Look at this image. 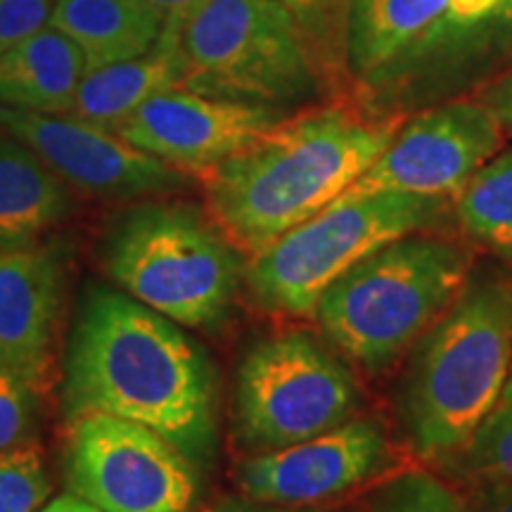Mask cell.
<instances>
[{
  "instance_id": "obj_1",
  "label": "cell",
  "mask_w": 512,
  "mask_h": 512,
  "mask_svg": "<svg viewBox=\"0 0 512 512\" xmlns=\"http://www.w3.org/2000/svg\"><path fill=\"white\" fill-rule=\"evenodd\" d=\"M72 422L107 413L181 448L200 470L219 444V380L181 325L128 294L93 287L76 318L62 380Z\"/></svg>"
},
{
  "instance_id": "obj_2",
  "label": "cell",
  "mask_w": 512,
  "mask_h": 512,
  "mask_svg": "<svg viewBox=\"0 0 512 512\" xmlns=\"http://www.w3.org/2000/svg\"><path fill=\"white\" fill-rule=\"evenodd\" d=\"M401 126L349 102L290 114L202 174L207 214L242 254H259L356 181Z\"/></svg>"
},
{
  "instance_id": "obj_3",
  "label": "cell",
  "mask_w": 512,
  "mask_h": 512,
  "mask_svg": "<svg viewBox=\"0 0 512 512\" xmlns=\"http://www.w3.org/2000/svg\"><path fill=\"white\" fill-rule=\"evenodd\" d=\"M512 370V275L470 280L411 349L399 411L415 456L444 465L496 406Z\"/></svg>"
},
{
  "instance_id": "obj_4",
  "label": "cell",
  "mask_w": 512,
  "mask_h": 512,
  "mask_svg": "<svg viewBox=\"0 0 512 512\" xmlns=\"http://www.w3.org/2000/svg\"><path fill=\"white\" fill-rule=\"evenodd\" d=\"M470 275V249L420 230L349 268L318 299L313 318L351 363L380 375L411 354Z\"/></svg>"
},
{
  "instance_id": "obj_5",
  "label": "cell",
  "mask_w": 512,
  "mask_h": 512,
  "mask_svg": "<svg viewBox=\"0 0 512 512\" xmlns=\"http://www.w3.org/2000/svg\"><path fill=\"white\" fill-rule=\"evenodd\" d=\"M105 271L136 302L183 328H216L245 280L242 252L207 209L143 202L114 223Z\"/></svg>"
},
{
  "instance_id": "obj_6",
  "label": "cell",
  "mask_w": 512,
  "mask_h": 512,
  "mask_svg": "<svg viewBox=\"0 0 512 512\" xmlns=\"http://www.w3.org/2000/svg\"><path fill=\"white\" fill-rule=\"evenodd\" d=\"M174 36L181 88L285 110L328 81L311 43L275 0H204Z\"/></svg>"
},
{
  "instance_id": "obj_7",
  "label": "cell",
  "mask_w": 512,
  "mask_h": 512,
  "mask_svg": "<svg viewBox=\"0 0 512 512\" xmlns=\"http://www.w3.org/2000/svg\"><path fill=\"white\" fill-rule=\"evenodd\" d=\"M444 200L373 195L335 200L249 256L245 285L252 302L273 316L313 318L318 299L349 268L389 242L430 230Z\"/></svg>"
},
{
  "instance_id": "obj_8",
  "label": "cell",
  "mask_w": 512,
  "mask_h": 512,
  "mask_svg": "<svg viewBox=\"0 0 512 512\" xmlns=\"http://www.w3.org/2000/svg\"><path fill=\"white\" fill-rule=\"evenodd\" d=\"M361 389L347 363L304 330L252 344L235 377L233 437L245 456L278 451L356 418Z\"/></svg>"
},
{
  "instance_id": "obj_9",
  "label": "cell",
  "mask_w": 512,
  "mask_h": 512,
  "mask_svg": "<svg viewBox=\"0 0 512 512\" xmlns=\"http://www.w3.org/2000/svg\"><path fill=\"white\" fill-rule=\"evenodd\" d=\"M64 479L102 512H192L200 467L162 434L107 413L69 422Z\"/></svg>"
},
{
  "instance_id": "obj_10",
  "label": "cell",
  "mask_w": 512,
  "mask_h": 512,
  "mask_svg": "<svg viewBox=\"0 0 512 512\" xmlns=\"http://www.w3.org/2000/svg\"><path fill=\"white\" fill-rule=\"evenodd\" d=\"M501 145V121L482 100H453L430 107L401 124L382 155L337 200L373 195L456 200Z\"/></svg>"
},
{
  "instance_id": "obj_11",
  "label": "cell",
  "mask_w": 512,
  "mask_h": 512,
  "mask_svg": "<svg viewBox=\"0 0 512 512\" xmlns=\"http://www.w3.org/2000/svg\"><path fill=\"white\" fill-rule=\"evenodd\" d=\"M392 441L375 418H351L335 430L278 451L245 456L235 467L242 496L271 505L320 508L392 470Z\"/></svg>"
},
{
  "instance_id": "obj_12",
  "label": "cell",
  "mask_w": 512,
  "mask_h": 512,
  "mask_svg": "<svg viewBox=\"0 0 512 512\" xmlns=\"http://www.w3.org/2000/svg\"><path fill=\"white\" fill-rule=\"evenodd\" d=\"M0 128L27 145L69 188L100 200L169 195L188 181V174L138 150L114 131L69 114L0 107Z\"/></svg>"
},
{
  "instance_id": "obj_13",
  "label": "cell",
  "mask_w": 512,
  "mask_h": 512,
  "mask_svg": "<svg viewBox=\"0 0 512 512\" xmlns=\"http://www.w3.org/2000/svg\"><path fill=\"white\" fill-rule=\"evenodd\" d=\"M285 117V110L166 88L114 128L119 138L188 176L207 174Z\"/></svg>"
},
{
  "instance_id": "obj_14",
  "label": "cell",
  "mask_w": 512,
  "mask_h": 512,
  "mask_svg": "<svg viewBox=\"0 0 512 512\" xmlns=\"http://www.w3.org/2000/svg\"><path fill=\"white\" fill-rule=\"evenodd\" d=\"M448 0H351L344 64L375 102L399 98L444 64Z\"/></svg>"
},
{
  "instance_id": "obj_15",
  "label": "cell",
  "mask_w": 512,
  "mask_h": 512,
  "mask_svg": "<svg viewBox=\"0 0 512 512\" xmlns=\"http://www.w3.org/2000/svg\"><path fill=\"white\" fill-rule=\"evenodd\" d=\"M64 299L53 245L0 249V361L46 389Z\"/></svg>"
},
{
  "instance_id": "obj_16",
  "label": "cell",
  "mask_w": 512,
  "mask_h": 512,
  "mask_svg": "<svg viewBox=\"0 0 512 512\" xmlns=\"http://www.w3.org/2000/svg\"><path fill=\"white\" fill-rule=\"evenodd\" d=\"M83 74L86 57L72 38L38 29L0 55V107L67 114Z\"/></svg>"
},
{
  "instance_id": "obj_17",
  "label": "cell",
  "mask_w": 512,
  "mask_h": 512,
  "mask_svg": "<svg viewBox=\"0 0 512 512\" xmlns=\"http://www.w3.org/2000/svg\"><path fill=\"white\" fill-rule=\"evenodd\" d=\"M72 207L69 185L0 128V249L34 245Z\"/></svg>"
},
{
  "instance_id": "obj_18",
  "label": "cell",
  "mask_w": 512,
  "mask_h": 512,
  "mask_svg": "<svg viewBox=\"0 0 512 512\" xmlns=\"http://www.w3.org/2000/svg\"><path fill=\"white\" fill-rule=\"evenodd\" d=\"M176 86H181V60L174 36L162 31L145 55L83 74L67 114L114 131L147 98Z\"/></svg>"
},
{
  "instance_id": "obj_19",
  "label": "cell",
  "mask_w": 512,
  "mask_h": 512,
  "mask_svg": "<svg viewBox=\"0 0 512 512\" xmlns=\"http://www.w3.org/2000/svg\"><path fill=\"white\" fill-rule=\"evenodd\" d=\"M50 27L72 38L93 72L145 55L164 24L145 0H55Z\"/></svg>"
},
{
  "instance_id": "obj_20",
  "label": "cell",
  "mask_w": 512,
  "mask_h": 512,
  "mask_svg": "<svg viewBox=\"0 0 512 512\" xmlns=\"http://www.w3.org/2000/svg\"><path fill=\"white\" fill-rule=\"evenodd\" d=\"M467 238L512 264V150L486 162L456 197Z\"/></svg>"
},
{
  "instance_id": "obj_21",
  "label": "cell",
  "mask_w": 512,
  "mask_h": 512,
  "mask_svg": "<svg viewBox=\"0 0 512 512\" xmlns=\"http://www.w3.org/2000/svg\"><path fill=\"white\" fill-rule=\"evenodd\" d=\"M441 467L475 486L512 482V370L479 430Z\"/></svg>"
},
{
  "instance_id": "obj_22",
  "label": "cell",
  "mask_w": 512,
  "mask_h": 512,
  "mask_svg": "<svg viewBox=\"0 0 512 512\" xmlns=\"http://www.w3.org/2000/svg\"><path fill=\"white\" fill-rule=\"evenodd\" d=\"M366 512H477L475 501L427 467L382 477L366 496Z\"/></svg>"
},
{
  "instance_id": "obj_23",
  "label": "cell",
  "mask_w": 512,
  "mask_h": 512,
  "mask_svg": "<svg viewBox=\"0 0 512 512\" xmlns=\"http://www.w3.org/2000/svg\"><path fill=\"white\" fill-rule=\"evenodd\" d=\"M53 491L38 444L0 451V512H38Z\"/></svg>"
},
{
  "instance_id": "obj_24",
  "label": "cell",
  "mask_w": 512,
  "mask_h": 512,
  "mask_svg": "<svg viewBox=\"0 0 512 512\" xmlns=\"http://www.w3.org/2000/svg\"><path fill=\"white\" fill-rule=\"evenodd\" d=\"M302 27L328 79L344 60L351 0H275Z\"/></svg>"
},
{
  "instance_id": "obj_25",
  "label": "cell",
  "mask_w": 512,
  "mask_h": 512,
  "mask_svg": "<svg viewBox=\"0 0 512 512\" xmlns=\"http://www.w3.org/2000/svg\"><path fill=\"white\" fill-rule=\"evenodd\" d=\"M505 24L512 29V0H448L444 62L475 53L479 38L494 36V31Z\"/></svg>"
},
{
  "instance_id": "obj_26",
  "label": "cell",
  "mask_w": 512,
  "mask_h": 512,
  "mask_svg": "<svg viewBox=\"0 0 512 512\" xmlns=\"http://www.w3.org/2000/svg\"><path fill=\"white\" fill-rule=\"evenodd\" d=\"M41 392L29 377L0 361V451L36 444Z\"/></svg>"
},
{
  "instance_id": "obj_27",
  "label": "cell",
  "mask_w": 512,
  "mask_h": 512,
  "mask_svg": "<svg viewBox=\"0 0 512 512\" xmlns=\"http://www.w3.org/2000/svg\"><path fill=\"white\" fill-rule=\"evenodd\" d=\"M55 0H0V55L43 29Z\"/></svg>"
},
{
  "instance_id": "obj_28",
  "label": "cell",
  "mask_w": 512,
  "mask_h": 512,
  "mask_svg": "<svg viewBox=\"0 0 512 512\" xmlns=\"http://www.w3.org/2000/svg\"><path fill=\"white\" fill-rule=\"evenodd\" d=\"M482 102L494 112V117L501 121L503 131H512V74L503 76L501 81L491 83L482 95Z\"/></svg>"
},
{
  "instance_id": "obj_29",
  "label": "cell",
  "mask_w": 512,
  "mask_h": 512,
  "mask_svg": "<svg viewBox=\"0 0 512 512\" xmlns=\"http://www.w3.org/2000/svg\"><path fill=\"white\" fill-rule=\"evenodd\" d=\"M202 512H325L323 508H292V505H271L247 496H226Z\"/></svg>"
},
{
  "instance_id": "obj_30",
  "label": "cell",
  "mask_w": 512,
  "mask_h": 512,
  "mask_svg": "<svg viewBox=\"0 0 512 512\" xmlns=\"http://www.w3.org/2000/svg\"><path fill=\"white\" fill-rule=\"evenodd\" d=\"M472 501L477 512H512V482L477 484Z\"/></svg>"
},
{
  "instance_id": "obj_31",
  "label": "cell",
  "mask_w": 512,
  "mask_h": 512,
  "mask_svg": "<svg viewBox=\"0 0 512 512\" xmlns=\"http://www.w3.org/2000/svg\"><path fill=\"white\" fill-rule=\"evenodd\" d=\"M157 17L162 19L164 29H178L188 19L190 12H195L204 0H145Z\"/></svg>"
},
{
  "instance_id": "obj_32",
  "label": "cell",
  "mask_w": 512,
  "mask_h": 512,
  "mask_svg": "<svg viewBox=\"0 0 512 512\" xmlns=\"http://www.w3.org/2000/svg\"><path fill=\"white\" fill-rule=\"evenodd\" d=\"M38 512H102L100 508H95L93 503L83 501L81 496L76 494H62L50 501L46 508H41Z\"/></svg>"
}]
</instances>
